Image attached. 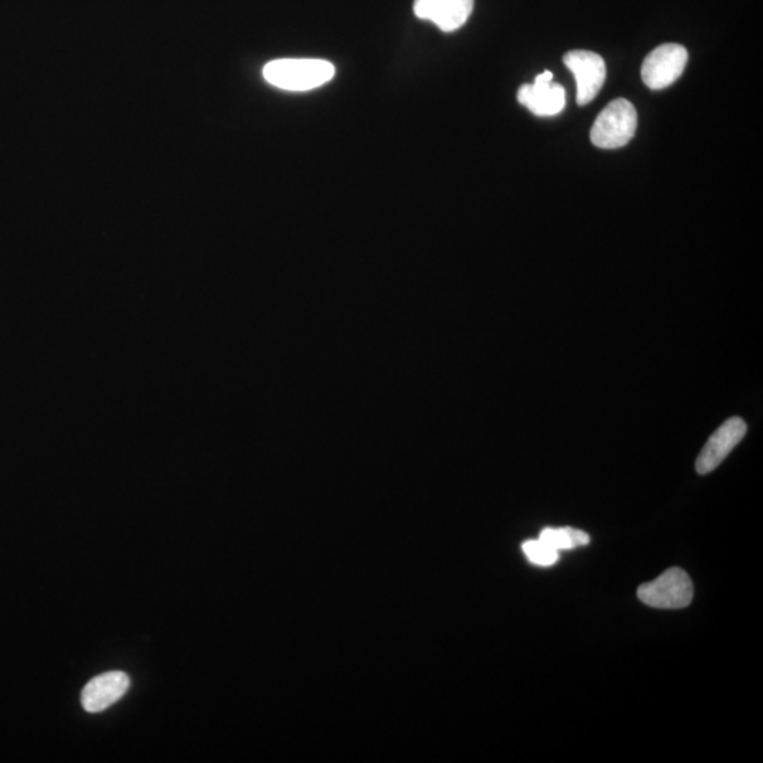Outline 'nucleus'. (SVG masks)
<instances>
[{"label":"nucleus","mask_w":763,"mask_h":763,"mask_svg":"<svg viewBox=\"0 0 763 763\" xmlns=\"http://www.w3.org/2000/svg\"><path fill=\"white\" fill-rule=\"evenodd\" d=\"M335 76L330 61L315 58H281L267 62L264 77L270 85L286 91H310L327 84Z\"/></svg>","instance_id":"1"},{"label":"nucleus","mask_w":763,"mask_h":763,"mask_svg":"<svg viewBox=\"0 0 763 763\" xmlns=\"http://www.w3.org/2000/svg\"><path fill=\"white\" fill-rule=\"evenodd\" d=\"M638 126L635 106L626 100H615L598 115L591 129V142L600 149H620L631 142Z\"/></svg>","instance_id":"2"},{"label":"nucleus","mask_w":763,"mask_h":763,"mask_svg":"<svg viewBox=\"0 0 763 763\" xmlns=\"http://www.w3.org/2000/svg\"><path fill=\"white\" fill-rule=\"evenodd\" d=\"M694 597L693 582L686 571L673 567L656 580L638 588V598L645 605L659 610L686 609Z\"/></svg>","instance_id":"3"},{"label":"nucleus","mask_w":763,"mask_h":763,"mask_svg":"<svg viewBox=\"0 0 763 763\" xmlns=\"http://www.w3.org/2000/svg\"><path fill=\"white\" fill-rule=\"evenodd\" d=\"M689 61L686 48L675 43L659 46L650 51L641 65V80L650 90L668 89L682 77Z\"/></svg>","instance_id":"4"},{"label":"nucleus","mask_w":763,"mask_h":763,"mask_svg":"<svg viewBox=\"0 0 763 763\" xmlns=\"http://www.w3.org/2000/svg\"><path fill=\"white\" fill-rule=\"evenodd\" d=\"M565 65L577 82V104L585 106L596 99L606 78L604 58L597 53L573 50L565 56Z\"/></svg>","instance_id":"5"},{"label":"nucleus","mask_w":763,"mask_h":763,"mask_svg":"<svg viewBox=\"0 0 763 763\" xmlns=\"http://www.w3.org/2000/svg\"><path fill=\"white\" fill-rule=\"evenodd\" d=\"M747 429L745 421L740 419V417H731V419L719 426L697 456V473L702 475L713 473L727 459L728 454L736 449V446L740 443L743 436H745Z\"/></svg>","instance_id":"6"},{"label":"nucleus","mask_w":763,"mask_h":763,"mask_svg":"<svg viewBox=\"0 0 763 763\" xmlns=\"http://www.w3.org/2000/svg\"><path fill=\"white\" fill-rule=\"evenodd\" d=\"M518 101L536 116H556L566 106V91L560 84H553L551 71L536 77L533 84L520 86Z\"/></svg>","instance_id":"7"},{"label":"nucleus","mask_w":763,"mask_h":763,"mask_svg":"<svg viewBox=\"0 0 763 763\" xmlns=\"http://www.w3.org/2000/svg\"><path fill=\"white\" fill-rule=\"evenodd\" d=\"M415 14L446 33L459 31L474 11V0H415Z\"/></svg>","instance_id":"8"},{"label":"nucleus","mask_w":763,"mask_h":763,"mask_svg":"<svg viewBox=\"0 0 763 763\" xmlns=\"http://www.w3.org/2000/svg\"><path fill=\"white\" fill-rule=\"evenodd\" d=\"M130 686L129 675L124 672L104 673L96 675L82 690L81 704L86 713H101L119 702L128 692Z\"/></svg>","instance_id":"9"},{"label":"nucleus","mask_w":763,"mask_h":763,"mask_svg":"<svg viewBox=\"0 0 763 763\" xmlns=\"http://www.w3.org/2000/svg\"><path fill=\"white\" fill-rule=\"evenodd\" d=\"M539 541L547 543L548 546L560 551H571V548L587 546L590 544V536L586 532L573 528H546L543 529Z\"/></svg>","instance_id":"10"},{"label":"nucleus","mask_w":763,"mask_h":763,"mask_svg":"<svg viewBox=\"0 0 763 763\" xmlns=\"http://www.w3.org/2000/svg\"><path fill=\"white\" fill-rule=\"evenodd\" d=\"M522 551L527 554L529 562L541 567L556 565L558 557H560L556 548L548 546L547 543L539 541V539L537 541L524 542L522 544Z\"/></svg>","instance_id":"11"}]
</instances>
